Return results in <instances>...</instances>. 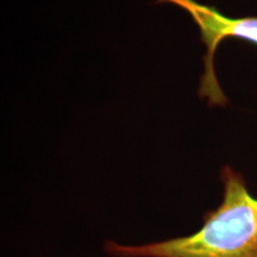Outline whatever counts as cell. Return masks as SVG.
Segmentation results:
<instances>
[{
  "label": "cell",
  "instance_id": "cell-1",
  "mask_svg": "<svg viewBox=\"0 0 257 257\" xmlns=\"http://www.w3.org/2000/svg\"><path fill=\"white\" fill-rule=\"evenodd\" d=\"M221 180L223 201L205 214L197 232L144 245L107 240L106 252L113 257H257V199L230 167L223 169Z\"/></svg>",
  "mask_w": 257,
  "mask_h": 257
},
{
  "label": "cell",
  "instance_id": "cell-2",
  "mask_svg": "<svg viewBox=\"0 0 257 257\" xmlns=\"http://www.w3.org/2000/svg\"><path fill=\"white\" fill-rule=\"evenodd\" d=\"M169 3L185 10L198 25L201 40L206 46L205 72L200 81L199 93L206 98L211 105H224L226 102L223 91L218 83L214 70V55L221 41L226 38H242L257 44V18H230L220 14L212 6L200 4L195 0H156Z\"/></svg>",
  "mask_w": 257,
  "mask_h": 257
}]
</instances>
